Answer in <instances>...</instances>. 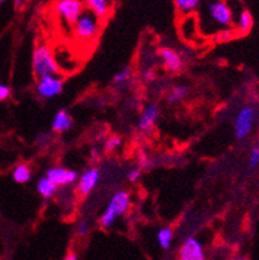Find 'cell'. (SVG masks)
<instances>
[{"mask_svg": "<svg viewBox=\"0 0 259 260\" xmlns=\"http://www.w3.org/2000/svg\"><path fill=\"white\" fill-rule=\"evenodd\" d=\"M75 232H77V235L80 236V237H84V236L89 235V232H90V223H89V220H80L79 223L77 224V228H75Z\"/></svg>", "mask_w": 259, "mask_h": 260, "instance_id": "cell-25", "label": "cell"}, {"mask_svg": "<svg viewBox=\"0 0 259 260\" xmlns=\"http://www.w3.org/2000/svg\"><path fill=\"white\" fill-rule=\"evenodd\" d=\"M90 158H91V160H97L100 158V150L97 146H94V148H91V153H90Z\"/></svg>", "mask_w": 259, "mask_h": 260, "instance_id": "cell-28", "label": "cell"}, {"mask_svg": "<svg viewBox=\"0 0 259 260\" xmlns=\"http://www.w3.org/2000/svg\"><path fill=\"white\" fill-rule=\"evenodd\" d=\"M100 180V170L96 167H90L89 170H85L79 177L77 185V191L80 196L90 194L95 188H96L97 183Z\"/></svg>", "mask_w": 259, "mask_h": 260, "instance_id": "cell-10", "label": "cell"}, {"mask_svg": "<svg viewBox=\"0 0 259 260\" xmlns=\"http://www.w3.org/2000/svg\"><path fill=\"white\" fill-rule=\"evenodd\" d=\"M234 37H235L234 30L224 29V30H220V31L218 32L215 39H217L218 42H223V43H225V42H229V40L234 39Z\"/></svg>", "mask_w": 259, "mask_h": 260, "instance_id": "cell-24", "label": "cell"}, {"mask_svg": "<svg viewBox=\"0 0 259 260\" xmlns=\"http://www.w3.org/2000/svg\"><path fill=\"white\" fill-rule=\"evenodd\" d=\"M64 82L60 77L57 75H48L38 80L37 93L42 99H52L56 98L63 92Z\"/></svg>", "mask_w": 259, "mask_h": 260, "instance_id": "cell-5", "label": "cell"}, {"mask_svg": "<svg viewBox=\"0 0 259 260\" xmlns=\"http://www.w3.org/2000/svg\"><path fill=\"white\" fill-rule=\"evenodd\" d=\"M9 94H11V88L6 84L0 83V101L7 100L9 98Z\"/></svg>", "mask_w": 259, "mask_h": 260, "instance_id": "cell-27", "label": "cell"}, {"mask_svg": "<svg viewBox=\"0 0 259 260\" xmlns=\"http://www.w3.org/2000/svg\"><path fill=\"white\" fill-rule=\"evenodd\" d=\"M56 12L66 22L74 25L83 13V3L79 0H60L56 3Z\"/></svg>", "mask_w": 259, "mask_h": 260, "instance_id": "cell-6", "label": "cell"}, {"mask_svg": "<svg viewBox=\"0 0 259 260\" xmlns=\"http://www.w3.org/2000/svg\"><path fill=\"white\" fill-rule=\"evenodd\" d=\"M232 260H249L246 257H236V259H232Z\"/></svg>", "mask_w": 259, "mask_h": 260, "instance_id": "cell-31", "label": "cell"}, {"mask_svg": "<svg viewBox=\"0 0 259 260\" xmlns=\"http://www.w3.org/2000/svg\"><path fill=\"white\" fill-rule=\"evenodd\" d=\"M83 4L89 7V11L96 18H104L110 11V3L108 0H87Z\"/></svg>", "mask_w": 259, "mask_h": 260, "instance_id": "cell-14", "label": "cell"}, {"mask_svg": "<svg viewBox=\"0 0 259 260\" xmlns=\"http://www.w3.org/2000/svg\"><path fill=\"white\" fill-rule=\"evenodd\" d=\"M33 70L38 79H42L48 75H56L59 72V63H57L51 48L46 44H40L34 49Z\"/></svg>", "mask_w": 259, "mask_h": 260, "instance_id": "cell-1", "label": "cell"}, {"mask_svg": "<svg viewBox=\"0 0 259 260\" xmlns=\"http://www.w3.org/2000/svg\"><path fill=\"white\" fill-rule=\"evenodd\" d=\"M189 88L185 84H179V86H175L174 88L171 89V92L167 96V103L170 104H177L179 101H182L183 99L187 96Z\"/></svg>", "mask_w": 259, "mask_h": 260, "instance_id": "cell-19", "label": "cell"}, {"mask_svg": "<svg viewBox=\"0 0 259 260\" xmlns=\"http://www.w3.org/2000/svg\"><path fill=\"white\" fill-rule=\"evenodd\" d=\"M37 190L43 198L48 200V198H52L54 194H56L57 186L54 185L51 180H49L48 177L43 176V177H40L39 180H38Z\"/></svg>", "mask_w": 259, "mask_h": 260, "instance_id": "cell-15", "label": "cell"}, {"mask_svg": "<svg viewBox=\"0 0 259 260\" xmlns=\"http://www.w3.org/2000/svg\"><path fill=\"white\" fill-rule=\"evenodd\" d=\"M130 203H131V196H130L128 191H117L111 197L108 207H106L105 211L103 212V215L100 217V224H101V226H104V228H111L118 217L122 216L127 211L128 207H130Z\"/></svg>", "mask_w": 259, "mask_h": 260, "instance_id": "cell-2", "label": "cell"}, {"mask_svg": "<svg viewBox=\"0 0 259 260\" xmlns=\"http://www.w3.org/2000/svg\"><path fill=\"white\" fill-rule=\"evenodd\" d=\"M158 105L156 103H152L144 109V112L140 115V119L137 122V127H139L140 131L142 132H148L152 131L154 126V122L157 120V117H158Z\"/></svg>", "mask_w": 259, "mask_h": 260, "instance_id": "cell-11", "label": "cell"}, {"mask_svg": "<svg viewBox=\"0 0 259 260\" xmlns=\"http://www.w3.org/2000/svg\"><path fill=\"white\" fill-rule=\"evenodd\" d=\"M254 120H255V109L253 106H244L240 109L234 123L235 136L240 140L248 138L253 129Z\"/></svg>", "mask_w": 259, "mask_h": 260, "instance_id": "cell-4", "label": "cell"}, {"mask_svg": "<svg viewBox=\"0 0 259 260\" xmlns=\"http://www.w3.org/2000/svg\"><path fill=\"white\" fill-rule=\"evenodd\" d=\"M121 145H122V140H121L118 136H111V138H109L108 140H106L105 149L108 152H113V150L120 148Z\"/></svg>", "mask_w": 259, "mask_h": 260, "instance_id": "cell-23", "label": "cell"}, {"mask_svg": "<svg viewBox=\"0 0 259 260\" xmlns=\"http://www.w3.org/2000/svg\"><path fill=\"white\" fill-rule=\"evenodd\" d=\"M140 176H141V170L140 169H132L130 170V172L127 174V179L131 181V183H136L140 179Z\"/></svg>", "mask_w": 259, "mask_h": 260, "instance_id": "cell-26", "label": "cell"}, {"mask_svg": "<svg viewBox=\"0 0 259 260\" xmlns=\"http://www.w3.org/2000/svg\"><path fill=\"white\" fill-rule=\"evenodd\" d=\"M71 126H73V119L69 115L68 110L66 109L59 110L56 113V115L53 117V120H52V129L54 132L63 134V132H66L68 129H70Z\"/></svg>", "mask_w": 259, "mask_h": 260, "instance_id": "cell-13", "label": "cell"}, {"mask_svg": "<svg viewBox=\"0 0 259 260\" xmlns=\"http://www.w3.org/2000/svg\"><path fill=\"white\" fill-rule=\"evenodd\" d=\"M253 16L249 11H242L239 16V21H237V31L240 34H248L253 27Z\"/></svg>", "mask_w": 259, "mask_h": 260, "instance_id": "cell-16", "label": "cell"}, {"mask_svg": "<svg viewBox=\"0 0 259 260\" xmlns=\"http://www.w3.org/2000/svg\"><path fill=\"white\" fill-rule=\"evenodd\" d=\"M172 238H174V232L170 226H163V228L157 232V241H158V243H160L163 250L170 249Z\"/></svg>", "mask_w": 259, "mask_h": 260, "instance_id": "cell-18", "label": "cell"}, {"mask_svg": "<svg viewBox=\"0 0 259 260\" xmlns=\"http://www.w3.org/2000/svg\"><path fill=\"white\" fill-rule=\"evenodd\" d=\"M160 56L168 72H180L183 66V60L177 51H174L172 48H168V47H163V48L160 49Z\"/></svg>", "mask_w": 259, "mask_h": 260, "instance_id": "cell-12", "label": "cell"}, {"mask_svg": "<svg viewBox=\"0 0 259 260\" xmlns=\"http://www.w3.org/2000/svg\"><path fill=\"white\" fill-rule=\"evenodd\" d=\"M259 166V145L251 148L250 155H249V169L254 170Z\"/></svg>", "mask_w": 259, "mask_h": 260, "instance_id": "cell-22", "label": "cell"}, {"mask_svg": "<svg viewBox=\"0 0 259 260\" xmlns=\"http://www.w3.org/2000/svg\"><path fill=\"white\" fill-rule=\"evenodd\" d=\"M99 32V21L90 11H83L80 17L74 23V35L77 40L89 43Z\"/></svg>", "mask_w": 259, "mask_h": 260, "instance_id": "cell-3", "label": "cell"}, {"mask_svg": "<svg viewBox=\"0 0 259 260\" xmlns=\"http://www.w3.org/2000/svg\"><path fill=\"white\" fill-rule=\"evenodd\" d=\"M65 260H78V256L75 254H68L66 255Z\"/></svg>", "mask_w": 259, "mask_h": 260, "instance_id": "cell-30", "label": "cell"}, {"mask_svg": "<svg viewBox=\"0 0 259 260\" xmlns=\"http://www.w3.org/2000/svg\"><path fill=\"white\" fill-rule=\"evenodd\" d=\"M153 78H154L153 72H148L144 74V79H146L147 82H152V80H153Z\"/></svg>", "mask_w": 259, "mask_h": 260, "instance_id": "cell-29", "label": "cell"}, {"mask_svg": "<svg viewBox=\"0 0 259 260\" xmlns=\"http://www.w3.org/2000/svg\"><path fill=\"white\" fill-rule=\"evenodd\" d=\"M208 12L211 20L220 26H229L234 21L231 8L224 2H214L209 4Z\"/></svg>", "mask_w": 259, "mask_h": 260, "instance_id": "cell-8", "label": "cell"}, {"mask_svg": "<svg viewBox=\"0 0 259 260\" xmlns=\"http://www.w3.org/2000/svg\"><path fill=\"white\" fill-rule=\"evenodd\" d=\"M13 180L18 184H25L32 180V170L27 165H18L16 169L13 170Z\"/></svg>", "mask_w": 259, "mask_h": 260, "instance_id": "cell-17", "label": "cell"}, {"mask_svg": "<svg viewBox=\"0 0 259 260\" xmlns=\"http://www.w3.org/2000/svg\"><path fill=\"white\" fill-rule=\"evenodd\" d=\"M131 77V68L130 66H126L122 70L117 73V74L113 77V83L114 84H123L126 83Z\"/></svg>", "mask_w": 259, "mask_h": 260, "instance_id": "cell-21", "label": "cell"}, {"mask_svg": "<svg viewBox=\"0 0 259 260\" xmlns=\"http://www.w3.org/2000/svg\"><path fill=\"white\" fill-rule=\"evenodd\" d=\"M46 176L56 186H65L78 180L77 172L74 170L65 169V167H51L47 170Z\"/></svg>", "mask_w": 259, "mask_h": 260, "instance_id": "cell-9", "label": "cell"}, {"mask_svg": "<svg viewBox=\"0 0 259 260\" xmlns=\"http://www.w3.org/2000/svg\"><path fill=\"white\" fill-rule=\"evenodd\" d=\"M179 260H206L203 243L196 237H188L179 250Z\"/></svg>", "mask_w": 259, "mask_h": 260, "instance_id": "cell-7", "label": "cell"}, {"mask_svg": "<svg viewBox=\"0 0 259 260\" xmlns=\"http://www.w3.org/2000/svg\"><path fill=\"white\" fill-rule=\"evenodd\" d=\"M175 6L178 11L182 13H191L196 11L199 6V0H175Z\"/></svg>", "mask_w": 259, "mask_h": 260, "instance_id": "cell-20", "label": "cell"}]
</instances>
